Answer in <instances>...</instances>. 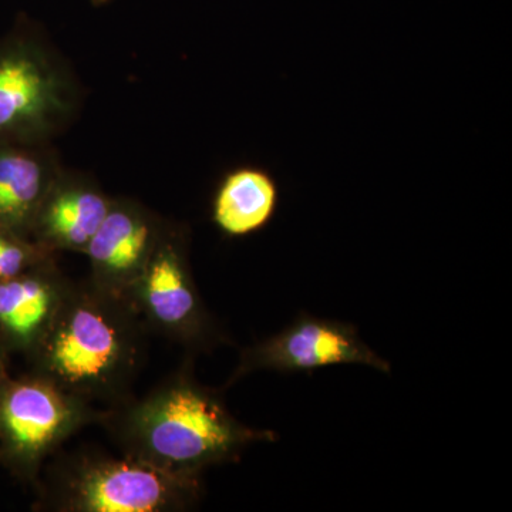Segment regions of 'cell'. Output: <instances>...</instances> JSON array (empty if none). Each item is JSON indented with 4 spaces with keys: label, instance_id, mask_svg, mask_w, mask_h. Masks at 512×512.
Wrapping results in <instances>:
<instances>
[{
    "label": "cell",
    "instance_id": "8",
    "mask_svg": "<svg viewBox=\"0 0 512 512\" xmlns=\"http://www.w3.org/2000/svg\"><path fill=\"white\" fill-rule=\"evenodd\" d=\"M163 221L137 201L113 198L83 254L89 256L94 281L104 292L133 288L164 232Z\"/></svg>",
    "mask_w": 512,
    "mask_h": 512
},
{
    "label": "cell",
    "instance_id": "14",
    "mask_svg": "<svg viewBox=\"0 0 512 512\" xmlns=\"http://www.w3.org/2000/svg\"><path fill=\"white\" fill-rule=\"evenodd\" d=\"M113 2L114 0H90L94 8H103V6L110 5Z\"/></svg>",
    "mask_w": 512,
    "mask_h": 512
},
{
    "label": "cell",
    "instance_id": "15",
    "mask_svg": "<svg viewBox=\"0 0 512 512\" xmlns=\"http://www.w3.org/2000/svg\"><path fill=\"white\" fill-rule=\"evenodd\" d=\"M3 359H5V349H3L2 340H0V367H5Z\"/></svg>",
    "mask_w": 512,
    "mask_h": 512
},
{
    "label": "cell",
    "instance_id": "13",
    "mask_svg": "<svg viewBox=\"0 0 512 512\" xmlns=\"http://www.w3.org/2000/svg\"><path fill=\"white\" fill-rule=\"evenodd\" d=\"M50 255L25 235L0 228V281L29 271Z\"/></svg>",
    "mask_w": 512,
    "mask_h": 512
},
{
    "label": "cell",
    "instance_id": "12",
    "mask_svg": "<svg viewBox=\"0 0 512 512\" xmlns=\"http://www.w3.org/2000/svg\"><path fill=\"white\" fill-rule=\"evenodd\" d=\"M50 258L23 274L0 281V340L3 349H30L45 333L60 303Z\"/></svg>",
    "mask_w": 512,
    "mask_h": 512
},
{
    "label": "cell",
    "instance_id": "3",
    "mask_svg": "<svg viewBox=\"0 0 512 512\" xmlns=\"http://www.w3.org/2000/svg\"><path fill=\"white\" fill-rule=\"evenodd\" d=\"M120 313L92 296L60 299L33 346L49 382L64 393H97L126 376L136 345L130 323Z\"/></svg>",
    "mask_w": 512,
    "mask_h": 512
},
{
    "label": "cell",
    "instance_id": "5",
    "mask_svg": "<svg viewBox=\"0 0 512 512\" xmlns=\"http://www.w3.org/2000/svg\"><path fill=\"white\" fill-rule=\"evenodd\" d=\"M365 365L389 375L392 366L360 339L355 326L301 313L278 335L244 350L228 384L256 372L313 373L323 367Z\"/></svg>",
    "mask_w": 512,
    "mask_h": 512
},
{
    "label": "cell",
    "instance_id": "11",
    "mask_svg": "<svg viewBox=\"0 0 512 512\" xmlns=\"http://www.w3.org/2000/svg\"><path fill=\"white\" fill-rule=\"evenodd\" d=\"M281 188L268 168L244 164L231 168L218 181L211 200V220L227 238H245L274 220Z\"/></svg>",
    "mask_w": 512,
    "mask_h": 512
},
{
    "label": "cell",
    "instance_id": "7",
    "mask_svg": "<svg viewBox=\"0 0 512 512\" xmlns=\"http://www.w3.org/2000/svg\"><path fill=\"white\" fill-rule=\"evenodd\" d=\"M187 235L165 227L150 261L133 286L148 318L165 332L191 343L215 338L188 264Z\"/></svg>",
    "mask_w": 512,
    "mask_h": 512
},
{
    "label": "cell",
    "instance_id": "10",
    "mask_svg": "<svg viewBox=\"0 0 512 512\" xmlns=\"http://www.w3.org/2000/svg\"><path fill=\"white\" fill-rule=\"evenodd\" d=\"M63 168L53 144L0 141V228L29 238L37 210Z\"/></svg>",
    "mask_w": 512,
    "mask_h": 512
},
{
    "label": "cell",
    "instance_id": "6",
    "mask_svg": "<svg viewBox=\"0 0 512 512\" xmlns=\"http://www.w3.org/2000/svg\"><path fill=\"white\" fill-rule=\"evenodd\" d=\"M76 419L69 394L46 377L0 375V458L15 473L28 476Z\"/></svg>",
    "mask_w": 512,
    "mask_h": 512
},
{
    "label": "cell",
    "instance_id": "2",
    "mask_svg": "<svg viewBox=\"0 0 512 512\" xmlns=\"http://www.w3.org/2000/svg\"><path fill=\"white\" fill-rule=\"evenodd\" d=\"M82 106V84L42 30L25 22L0 37V141L53 144Z\"/></svg>",
    "mask_w": 512,
    "mask_h": 512
},
{
    "label": "cell",
    "instance_id": "9",
    "mask_svg": "<svg viewBox=\"0 0 512 512\" xmlns=\"http://www.w3.org/2000/svg\"><path fill=\"white\" fill-rule=\"evenodd\" d=\"M111 200L92 177L63 168L37 210L29 238L49 254L84 252Z\"/></svg>",
    "mask_w": 512,
    "mask_h": 512
},
{
    "label": "cell",
    "instance_id": "4",
    "mask_svg": "<svg viewBox=\"0 0 512 512\" xmlns=\"http://www.w3.org/2000/svg\"><path fill=\"white\" fill-rule=\"evenodd\" d=\"M198 477L140 458L89 464L70 481L67 507L83 512H157L185 507L198 495Z\"/></svg>",
    "mask_w": 512,
    "mask_h": 512
},
{
    "label": "cell",
    "instance_id": "1",
    "mask_svg": "<svg viewBox=\"0 0 512 512\" xmlns=\"http://www.w3.org/2000/svg\"><path fill=\"white\" fill-rule=\"evenodd\" d=\"M127 430L137 458L191 476L235 460L249 444L278 440L272 431L239 423L220 394L187 376L138 406Z\"/></svg>",
    "mask_w": 512,
    "mask_h": 512
},
{
    "label": "cell",
    "instance_id": "16",
    "mask_svg": "<svg viewBox=\"0 0 512 512\" xmlns=\"http://www.w3.org/2000/svg\"><path fill=\"white\" fill-rule=\"evenodd\" d=\"M3 373H6L5 372V367H0V375H3Z\"/></svg>",
    "mask_w": 512,
    "mask_h": 512
}]
</instances>
